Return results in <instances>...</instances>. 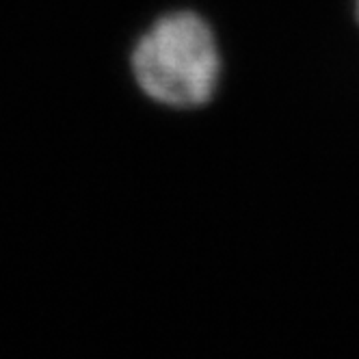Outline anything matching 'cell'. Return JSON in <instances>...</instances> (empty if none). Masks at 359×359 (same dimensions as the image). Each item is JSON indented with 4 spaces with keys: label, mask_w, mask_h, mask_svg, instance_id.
Returning <instances> with one entry per match:
<instances>
[{
    "label": "cell",
    "mask_w": 359,
    "mask_h": 359,
    "mask_svg": "<svg viewBox=\"0 0 359 359\" xmlns=\"http://www.w3.org/2000/svg\"><path fill=\"white\" fill-rule=\"evenodd\" d=\"M133 72L139 87L161 104L173 109L206 104L221 74L210 27L189 11L161 18L137 43Z\"/></svg>",
    "instance_id": "6da1fadb"
},
{
    "label": "cell",
    "mask_w": 359,
    "mask_h": 359,
    "mask_svg": "<svg viewBox=\"0 0 359 359\" xmlns=\"http://www.w3.org/2000/svg\"><path fill=\"white\" fill-rule=\"evenodd\" d=\"M355 15H357V22H359V0H355Z\"/></svg>",
    "instance_id": "7a4b0ae2"
}]
</instances>
